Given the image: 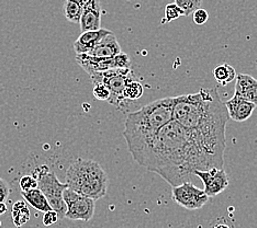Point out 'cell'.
Instances as JSON below:
<instances>
[{
  "label": "cell",
  "mask_w": 257,
  "mask_h": 228,
  "mask_svg": "<svg viewBox=\"0 0 257 228\" xmlns=\"http://www.w3.org/2000/svg\"><path fill=\"white\" fill-rule=\"evenodd\" d=\"M230 120L217 88L174 97L173 121L188 131L213 168L224 167L225 127Z\"/></svg>",
  "instance_id": "1"
},
{
  "label": "cell",
  "mask_w": 257,
  "mask_h": 228,
  "mask_svg": "<svg viewBox=\"0 0 257 228\" xmlns=\"http://www.w3.org/2000/svg\"><path fill=\"white\" fill-rule=\"evenodd\" d=\"M133 159L172 186L188 182L196 170L213 168L191 134L175 121L163 126L149 147Z\"/></svg>",
  "instance_id": "2"
},
{
  "label": "cell",
  "mask_w": 257,
  "mask_h": 228,
  "mask_svg": "<svg viewBox=\"0 0 257 228\" xmlns=\"http://www.w3.org/2000/svg\"><path fill=\"white\" fill-rule=\"evenodd\" d=\"M174 98H163L127 114L123 136L132 157L142 154L163 126L173 121Z\"/></svg>",
  "instance_id": "3"
},
{
  "label": "cell",
  "mask_w": 257,
  "mask_h": 228,
  "mask_svg": "<svg viewBox=\"0 0 257 228\" xmlns=\"http://www.w3.org/2000/svg\"><path fill=\"white\" fill-rule=\"evenodd\" d=\"M65 183L78 194L98 201L107 195L109 178L103 168L95 160L78 158L68 167Z\"/></svg>",
  "instance_id": "4"
},
{
  "label": "cell",
  "mask_w": 257,
  "mask_h": 228,
  "mask_svg": "<svg viewBox=\"0 0 257 228\" xmlns=\"http://www.w3.org/2000/svg\"><path fill=\"white\" fill-rule=\"evenodd\" d=\"M38 189L43 193L48 200L51 208L58 215V218L64 219L66 214V205L63 200V192L68 186L61 182L54 172L50 171L48 167L42 166L37 170Z\"/></svg>",
  "instance_id": "5"
},
{
  "label": "cell",
  "mask_w": 257,
  "mask_h": 228,
  "mask_svg": "<svg viewBox=\"0 0 257 228\" xmlns=\"http://www.w3.org/2000/svg\"><path fill=\"white\" fill-rule=\"evenodd\" d=\"M92 84H102L106 86L110 91L109 102L114 104L115 107L121 109L128 103L124 97L123 91L126 85L134 79V74L130 68L111 69L107 72L97 73L90 76Z\"/></svg>",
  "instance_id": "6"
},
{
  "label": "cell",
  "mask_w": 257,
  "mask_h": 228,
  "mask_svg": "<svg viewBox=\"0 0 257 228\" xmlns=\"http://www.w3.org/2000/svg\"><path fill=\"white\" fill-rule=\"evenodd\" d=\"M63 200L66 205L65 218L69 220L89 221L95 215L96 201L78 194L77 192L65 189L63 192Z\"/></svg>",
  "instance_id": "7"
},
{
  "label": "cell",
  "mask_w": 257,
  "mask_h": 228,
  "mask_svg": "<svg viewBox=\"0 0 257 228\" xmlns=\"http://www.w3.org/2000/svg\"><path fill=\"white\" fill-rule=\"evenodd\" d=\"M76 61L86 73L89 74V76L111 69L130 68L131 66L130 57L124 52H121L120 54L111 58H100L88 54H80L76 55Z\"/></svg>",
  "instance_id": "8"
},
{
  "label": "cell",
  "mask_w": 257,
  "mask_h": 228,
  "mask_svg": "<svg viewBox=\"0 0 257 228\" xmlns=\"http://www.w3.org/2000/svg\"><path fill=\"white\" fill-rule=\"evenodd\" d=\"M172 197L175 203L188 210L201 209L209 202L204 191L197 188L190 181L173 186Z\"/></svg>",
  "instance_id": "9"
},
{
  "label": "cell",
  "mask_w": 257,
  "mask_h": 228,
  "mask_svg": "<svg viewBox=\"0 0 257 228\" xmlns=\"http://www.w3.org/2000/svg\"><path fill=\"white\" fill-rule=\"evenodd\" d=\"M194 175L199 178L203 183V191L207 196L214 197L223 192L229 186V177L224 170V168L218 169L212 168L209 170H196Z\"/></svg>",
  "instance_id": "10"
},
{
  "label": "cell",
  "mask_w": 257,
  "mask_h": 228,
  "mask_svg": "<svg viewBox=\"0 0 257 228\" xmlns=\"http://www.w3.org/2000/svg\"><path fill=\"white\" fill-rule=\"evenodd\" d=\"M101 14L102 7L100 0H88L79 20L81 32L96 31L101 29Z\"/></svg>",
  "instance_id": "11"
},
{
  "label": "cell",
  "mask_w": 257,
  "mask_h": 228,
  "mask_svg": "<svg viewBox=\"0 0 257 228\" xmlns=\"http://www.w3.org/2000/svg\"><path fill=\"white\" fill-rule=\"evenodd\" d=\"M225 108L227 110V114H229V118L235 122H245L247 121L254 111L257 105L248 102L245 99L238 97V96H233L230 100H227L225 103Z\"/></svg>",
  "instance_id": "12"
},
{
  "label": "cell",
  "mask_w": 257,
  "mask_h": 228,
  "mask_svg": "<svg viewBox=\"0 0 257 228\" xmlns=\"http://www.w3.org/2000/svg\"><path fill=\"white\" fill-rule=\"evenodd\" d=\"M111 31L107 30V29H99L96 31H87L81 32V34L78 37V39L75 41L73 44L74 51L76 54H88V53L95 48V46L100 42V41L110 34Z\"/></svg>",
  "instance_id": "13"
},
{
  "label": "cell",
  "mask_w": 257,
  "mask_h": 228,
  "mask_svg": "<svg viewBox=\"0 0 257 228\" xmlns=\"http://www.w3.org/2000/svg\"><path fill=\"white\" fill-rule=\"evenodd\" d=\"M234 95L257 105V79L247 74L236 75Z\"/></svg>",
  "instance_id": "14"
},
{
  "label": "cell",
  "mask_w": 257,
  "mask_h": 228,
  "mask_svg": "<svg viewBox=\"0 0 257 228\" xmlns=\"http://www.w3.org/2000/svg\"><path fill=\"white\" fill-rule=\"evenodd\" d=\"M121 52L122 49L118 39L111 32L88 53V55L100 58H111L120 54Z\"/></svg>",
  "instance_id": "15"
},
{
  "label": "cell",
  "mask_w": 257,
  "mask_h": 228,
  "mask_svg": "<svg viewBox=\"0 0 257 228\" xmlns=\"http://www.w3.org/2000/svg\"><path fill=\"white\" fill-rule=\"evenodd\" d=\"M21 196L27 204H29V205L36 208L41 213H46L49 210H53L51 208L46 197L43 195V193L39 189H33L28 192H21Z\"/></svg>",
  "instance_id": "16"
},
{
  "label": "cell",
  "mask_w": 257,
  "mask_h": 228,
  "mask_svg": "<svg viewBox=\"0 0 257 228\" xmlns=\"http://www.w3.org/2000/svg\"><path fill=\"white\" fill-rule=\"evenodd\" d=\"M88 0H65L63 13L66 19L72 23H79L85 5Z\"/></svg>",
  "instance_id": "17"
},
{
  "label": "cell",
  "mask_w": 257,
  "mask_h": 228,
  "mask_svg": "<svg viewBox=\"0 0 257 228\" xmlns=\"http://www.w3.org/2000/svg\"><path fill=\"white\" fill-rule=\"evenodd\" d=\"M213 77L220 86H227L236 78L235 68L227 63L221 64L213 69Z\"/></svg>",
  "instance_id": "18"
},
{
  "label": "cell",
  "mask_w": 257,
  "mask_h": 228,
  "mask_svg": "<svg viewBox=\"0 0 257 228\" xmlns=\"http://www.w3.org/2000/svg\"><path fill=\"white\" fill-rule=\"evenodd\" d=\"M11 216H13V223L17 228H21L26 225L30 219V210L25 201H17L14 203L13 209H11Z\"/></svg>",
  "instance_id": "19"
},
{
  "label": "cell",
  "mask_w": 257,
  "mask_h": 228,
  "mask_svg": "<svg viewBox=\"0 0 257 228\" xmlns=\"http://www.w3.org/2000/svg\"><path fill=\"white\" fill-rule=\"evenodd\" d=\"M144 88L138 80H132L128 83L123 91V97L127 102L139 100L143 96Z\"/></svg>",
  "instance_id": "20"
},
{
  "label": "cell",
  "mask_w": 257,
  "mask_h": 228,
  "mask_svg": "<svg viewBox=\"0 0 257 228\" xmlns=\"http://www.w3.org/2000/svg\"><path fill=\"white\" fill-rule=\"evenodd\" d=\"M185 13L180 9L178 6L173 3V4H168L165 7V13H164V19L161 21V23H166V22H172L174 20L178 19L180 17H184Z\"/></svg>",
  "instance_id": "21"
},
{
  "label": "cell",
  "mask_w": 257,
  "mask_h": 228,
  "mask_svg": "<svg viewBox=\"0 0 257 228\" xmlns=\"http://www.w3.org/2000/svg\"><path fill=\"white\" fill-rule=\"evenodd\" d=\"M175 4L184 11L185 16H189L197 9L201 8L202 0H175Z\"/></svg>",
  "instance_id": "22"
},
{
  "label": "cell",
  "mask_w": 257,
  "mask_h": 228,
  "mask_svg": "<svg viewBox=\"0 0 257 228\" xmlns=\"http://www.w3.org/2000/svg\"><path fill=\"white\" fill-rule=\"evenodd\" d=\"M19 186L21 192H28L33 189H38V181L33 175L26 174L20 179Z\"/></svg>",
  "instance_id": "23"
},
{
  "label": "cell",
  "mask_w": 257,
  "mask_h": 228,
  "mask_svg": "<svg viewBox=\"0 0 257 228\" xmlns=\"http://www.w3.org/2000/svg\"><path fill=\"white\" fill-rule=\"evenodd\" d=\"M92 85H93V89H92L93 97H95L97 100H100V101L110 100V91L106 86L98 83L92 84Z\"/></svg>",
  "instance_id": "24"
},
{
  "label": "cell",
  "mask_w": 257,
  "mask_h": 228,
  "mask_svg": "<svg viewBox=\"0 0 257 228\" xmlns=\"http://www.w3.org/2000/svg\"><path fill=\"white\" fill-rule=\"evenodd\" d=\"M209 19V14L206 9L203 8H199L197 9L195 13H194V22L196 25H204Z\"/></svg>",
  "instance_id": "25"
},
{
  "label": "cell",
  "mask_w": 257,
  "mask_h": 228,
  "mask_svg": "<svg viewBox=\"0 0 257 228\" xmlns=\"http://www.w3.org/2000/svg\"><path fill=\"white\" fill-rule=\"evenodd\" d=\"M58 215L54 212V210H49V212L44 213L43 215V218H42V223L44 226H52L56 224L58 221Z\"/></svg>",
  "instance_id": "26"
},
{
  "label": "cell",
  "mask_w": 257,
  "mask_h": 228,
  "mask_svg": "<svg viewBox=\"0 0 257 228\" xmlns=\"http://www.w3.org/2000/svg\"><path fill=\"white\" fill-rule=\"evenodd\" d=\"M10 194L9 184L6 180L0 178V202H5Z\"/></svg>",
  "instance_id": "27"
},
{
  "label": "cell",
  "mask_w": 257,
  "mask_h": 228,
  "mask_svg": "<svg viewBox=\"0 0 257 228\" xmlns=\"http://www.w3.org/2000/svg\"><path fill=\"white\" fill-rule=\"evenodd\" d=\"M6 212H7V205L5 202H0V215L5 214Z\"/></svg>",
  "instance_id": "28"
},
{
  "label": "cell",
  "mask_w": 257,
  "mask_h": 228,
  "mask_svg": "<svg viewBox=\"0 0 257 228\" xmlns=\"http://www.w3.org/2000/svg\"><path fill=\"white\" fill-rule=\"evenodd\" d=\"M213 228H232V227H230L226 224H218V225H215Z\"/></svg>",
  "instance_id": "29"
},
{
  "label": "cell",
  "mask_w": 257,
  "mask_h": 228,
  "mask_svg": "<svg viewBox=\"0 0 257 228\" xmlns=\"http://www.w3.org/2000/svg\"><path fill=\"white\" fill-rule=\"evenodd\" d=\"M0 227H2V221H0Z\"/></svg>",
  "instance_id": "30"
}]
</instances>
